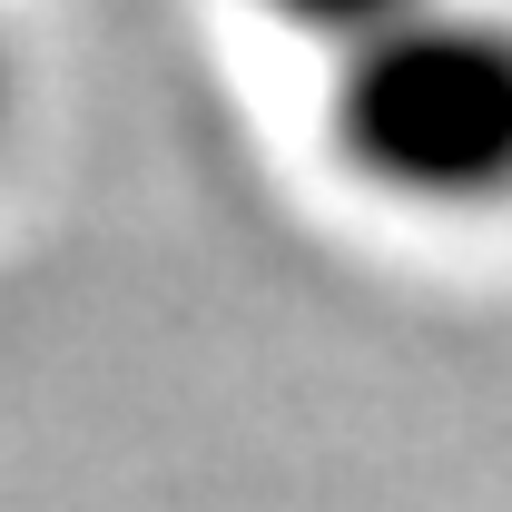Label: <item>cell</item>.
Returning a JSON list of instances; mask_svg holds the SVG:
<instances>
[{
    "mask_svg": "<svg viewBox=\"0 0 512 512\" xmlns=\"http://www.w3.org/2000/svg\"><path fill=\"white\" fill-rule=\"evenodd\" d=\"M335 158L404 207H512V20L434 0L424 20L345 50Z\"/></svg>",
    "mask_w": 512,
    "mask_h": 512,
    "instance_id": "cell-1",
    "label": "cell"
},
{
    "mask_svg": "<svg viewBox=\"0 0 512 512\" xmlns=\"http://www.w3.org/2000/svg\"><path fill=\"white\" fill-rule=\"evenodd\" d=\"M286 30H306V40H335V50H365L384 30H404V20H424L434 0H266Z\"/></svg>",
    "mask_w": 512,
    "mask_h": 512,
    "instance_id": "cell-2",
    "label": "cell"
},
{
    "mask_svg": "<svg viewBox=\"0 0 512 512\" xmlns=\"http://www.w3.org/2000/svg\"><path fill=\"white\" fill-rule=\"evenodd\" d=\"M0 119H10V50H0Z\"/></svg>",
    "mask_w": 512,
    "mask_h": 512,
    "instance_id": "cell-3",
    "label": "cell"
}]
</instances>
